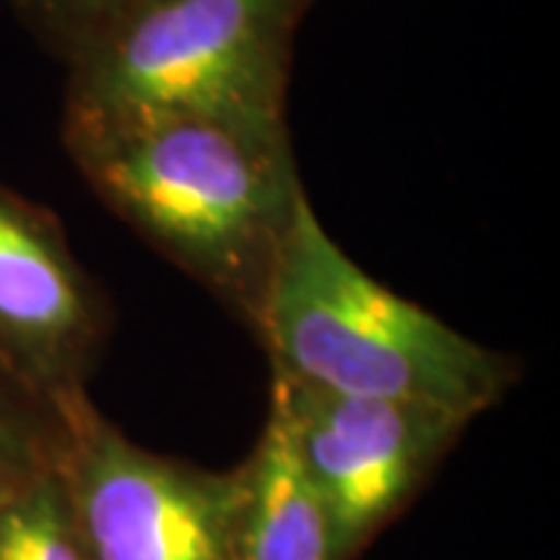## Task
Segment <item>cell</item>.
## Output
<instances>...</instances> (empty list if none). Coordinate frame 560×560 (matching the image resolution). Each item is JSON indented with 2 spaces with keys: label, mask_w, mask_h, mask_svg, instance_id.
Returning <instances> with one entry per match:
<instances>
[{
  "label": "cell",
  "mask_w": 560,
  "mask_h": 560,
  "mask_svg": "<svg viewBox=\"0 0 560 560\" xmlns=\"http://www.w3.org/2000/svg\"><path fill=\"white\" fill-rule=\"evenodd\" d=\"M97 200L253 334L305 187L290 128L202 116L62 125Z\"/></svg>",
  "instance_id": "1"
},
{
  "label": "cell",
  "mask_w": 560,
  "mask_h": 560,
  "mask_svg": "<svg viewBox=\"0 0 560 560\" xmlns=\"http://www.w3.org/2000/svg\"><path fill=\"white\" fill-rule=\"evenodd\" d=\"M256 337L271 374L346 396L433 405L464 420L495 408L521 361L368 275L327 234L308 197L287 234Z\"/></svg>",
  "instance_id": "2"
},
{
  "label": "cell",
  "mask_w": 560,
  "mask_h": 560,
  "mask_svg": "<svg viewBox=\"0 0 560 560\" xmlns=\"http://www.w3.org/2000/svg\"><path fill=\"white\" fill-rule=\"evenodd\" d=\"M312 0H128L66 62L62 125L202 116L287 128Z\"/></svg>",
  "instance_id": "3"
},
{
  "label": "cell",
  "mask_w": 560,
  "mask_h": 560,
  "mask_svg": "<svg viewBox=\"0 0 560 560\" xmlns=\"http://www.w3.org/2000/svg\"><path fill=\"white\" fill-rule=\"evenodd\" d=\"M62 477L88 560H237V477L165 458L103 418L69 411Z\"/></svg>",
  "instance_id": "4"
},
{
  "label": "cell",
  "mask_w": 560,
  "mask_h": 560,
  "mask_svg": "<svg viewBox=\"0 0 560 560\" xmlns=\"http://www.w3.org/2000/svg\"><path fill=\"white\" fill-rule=\"evenodd\" d=\"M268 401L334 517L346 560L418 495L470 427L433 405L346 396L280 374H271Z\"/></svg>",
  "instance_id": "5"
},
{
  "label": "cell",
  "mask_w": 560,
  "mask_h": 560,
  "mask_svg": "<svg viewBox=\"0 0 560 560\" xmlns=\"http://www.w3.org/2000/svg\"><path fill=\"white\" fill-rule=\"evenodd\" d=\"M109 324L60 219L0 180V368L72 408L88 399Z\"/></svg>",
  "instance_id": "6"
},
{
  "label": "cell",
  "mask_w": 560,
  "mask_h": 560,
  "mask_svg": "<svg viewBox=\"0 0 560 560\" xmlns=\"http://www.w3.org/2000/svg\"><path fill=\"white\" fill-rule=\"evenodd\" d=\"M234 477L237 560H346L334 517L271 401L259 442Z\"/></svg>",
  "instance_id": "7"
},
{
  "label": "cell",
  "mask_w": 560,
  "mask_h": 560,
  "mask_svg": "<svg viewBox=\"0 0 560 560\" xmlns=\"http://www.w3.org/2000/svg\"><path fill=\"white\" fill-rule=\"evenodd\" d=\"M69 411L0 368V501L60 464Z\"/></svg>",
  "instance_id": "8"
},
{
  "label": "cell",
  "mask_w": 560,
  "mask_h": 560,
  "mask_svg": "<svg viewBox=\"0 0 560 560\" xmlns=\"http://www.w3.org/2000/svg\"><path fill=\"white\" fill-rule=\"evenodd\" d=\"M60 464L0 501V560H88Z\"/></svg>",
  "instance_id": "9"
},
{
  "label": "cell",
  "mask_w": 560,
  "mask_h": 560,
  "mask_svg": "<svg viewBox=\"0 0 560 560\" xmlns=\"http://www.w3.org/2000/svg\"><path fill=\"white\" fill-rule=\"evenodd\" d=\"M128 0H10L28 32L62 62H69L81 50L103 22Z\"/></svg>",
  "instance_id": "10"
}]
</instances>
